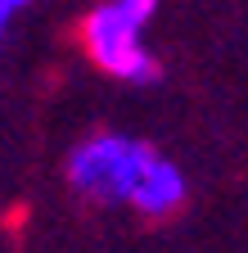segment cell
<instances>
[{
  "label": "cell",
  "instance_id": "6da1fadb",
  "mask_svg": "<svg viewBox=\"0 0 248 253\" xmlns=\"http://www.w3.org/2000/svg\"><path fill=\"white\" fill-rule=\"evenodd\" d=\"M64 176L81 199L131 208L140 217H172L190 199L180 163L127 131H90L81 145L68 149Z\"/></svg>",
  "mask_w": 248,
  "mask_h": 253
},
{
  "label": "cell",
  "instance_id": "7a4b0ae2",
  "mask_svg": "<svg viewBox=\"0 0 248 253\" xmlns=\"http://www.w3.org/2000/svg\"><path fill=\"white\" fill-rule=\"evenodd\" d=\"M158 5L163 0H100L81 18V50L104 77L127 86H144L158 77V59L144 41Z\"/></svg>",
  "mask_w": 248,
  "mask_h": 253
},
{
  "label": "cell",
  "instance_id": "3957f363",
  "mask_svg": "<svg viewBox=\"0 0 248 253\" xmlns=\"http://www.w3.org/2000/svg\"><path fill=\"white\" fill-rule=\"evenodd\" d=\"M27 5H32V0H0V18H5V23H14Z\"/></svg>",
  "mask_w": 248,
  "mask_h": 253
},
{
  "label": "cell",
  "instance_id": "277c9868",
  "mask_svg": "<svg viewBox=\"0 0 248 253\" xmlns=\"http://www.w3.org/2000/svg\"><path fill=\"white\" fill-rule=\"evenodd\" d=\"M5 32H9V23H5V18H0V45H5Z\"/></svg>",
  "mask_w": 248,
  "mask_h": 253
}]
</instances>
